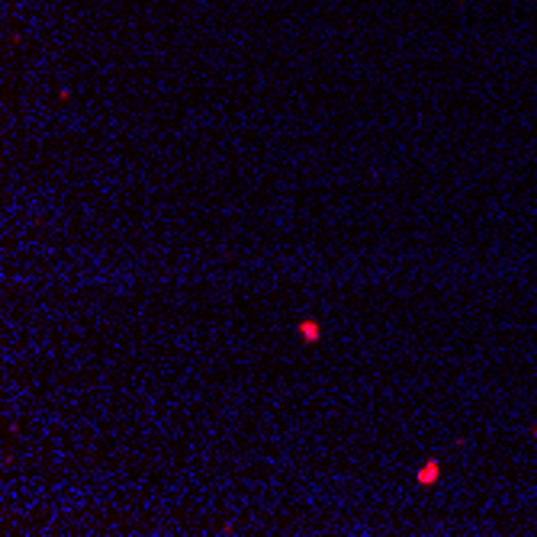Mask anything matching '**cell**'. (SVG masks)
<instances>
[{
  "label": "cell",
  "mask_w": 537,
  "mask_h": 537,
  "mask_svg": "<svg viewBox=\"0 0 537 537\" xmlns=\"http://www.w3.org/2000/svg\"><path fill=\"white\" fill-rule=\"evenodd\" d=\"M441 473H444L441 460H437V457H428V460H425V463L419 467V470H415V483H419L421 489L437 486V483H441Z\"/></svg>",
  "instance_id": "cell-1"
},
{
  "label": "cell",
  "mask_w": 537,
  "mask_h": 537,
  "mask_svg": "<svg viewBox=\"0 0 537 537\" xmlns=\"http://www.w3.org/2000/svg\"><path fill=\"white\" fill-rule=\"evenodd\" d=\"M296 335L306 344H319L322 341V322L319 319H299L296 322Z\"/></svg>",
  "instance_id": "cell-2"
}]
</instances>
